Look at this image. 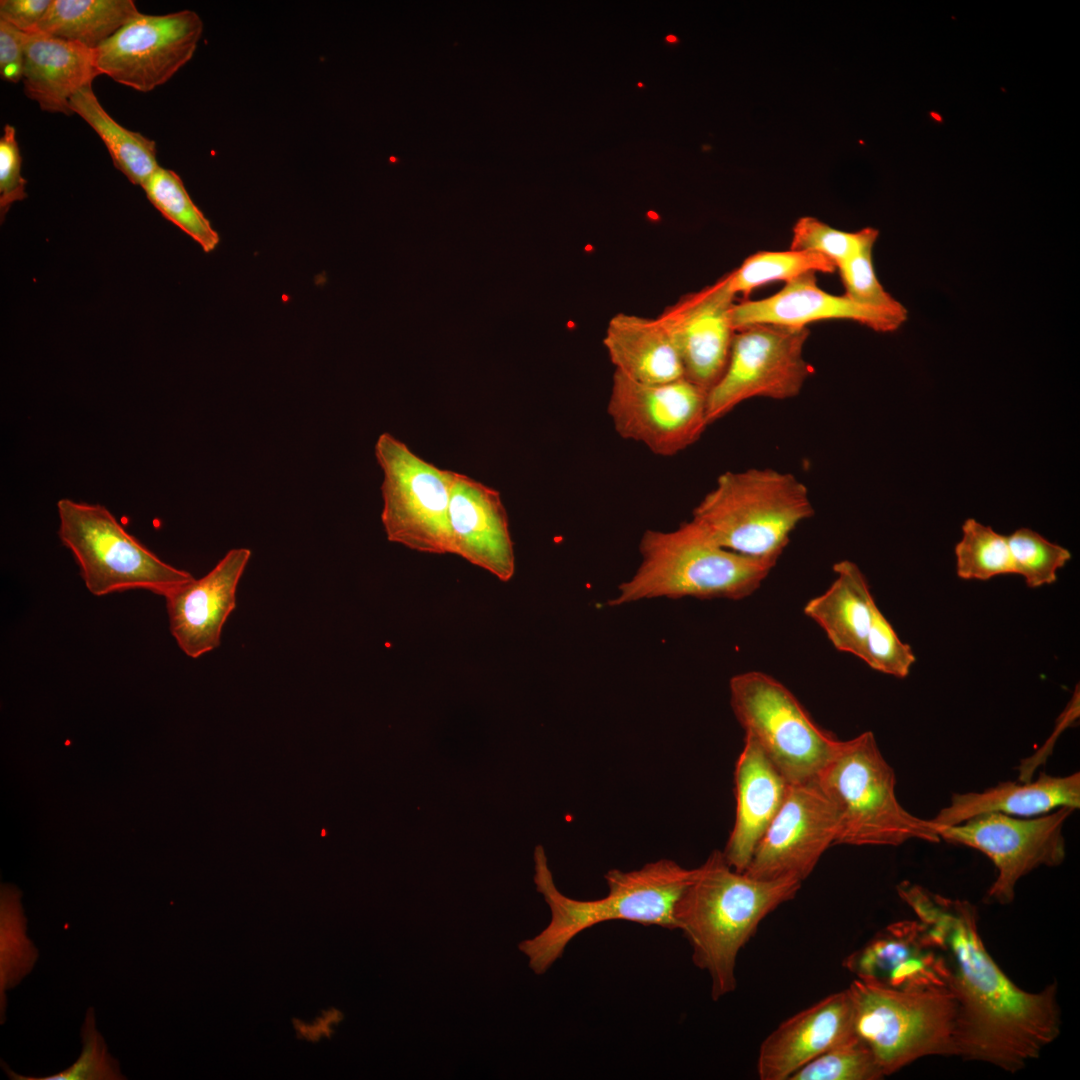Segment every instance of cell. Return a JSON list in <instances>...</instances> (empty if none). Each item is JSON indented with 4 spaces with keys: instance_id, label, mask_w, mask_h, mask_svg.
<instances>
[{
    "instance_id": "e575fe53",
    "label": "cell",
    "mask_w": 1080,
    "mask_h": 1080,
    "mask_svg": "<svg viewBox=\"0 0 1080 1080\" xmlns=\"http://www.w3.org/2000/svg\"><path fill=\"white\" fill-rule=\"evenodd\" d=\"M884 1078L874 1056L857 1037L817 1056L789 1080H878Z\"/></svg>"
},
{
    "instance_id": "9a60e30c",
    "label": "cell",
    "mask_w": 1080,
    "mask_h": 1080,
    "mask_svg": "<svg viewBox=\"0 0 1080 1080\" xmlns=\"http://www.w3.org/2000/svg\"><path fill=\"white\" fill-rule=\"evenodd\" d=\"M837 833L836 809L817 780L789 784L743 872L760 880L802 883L835 845Z\"/></svg>"
},
{
    "instance_id": "4316f807",
    "label": "cell",
    "mask_w": 1080,
    "mask_h": 1080,
    "mask_svg": "<svg viewBox=\"0 0 1080 1080\" xmlns=\"http://www.w3.org/2000/svg\"><path fill=\"white\" fill-rule=\"evenodd\" d=\"M139 14L132 0H51L35 32L95 50Z\"/></svg>"
},
{
    "instance_id": "5b68a950",
    "label": "cell",
    "mask_w": 1080,
    "mask_h": 1080,
    "mask_svg": "<svg viewBox=\"0 0 1080 1080\" xmlns=\"http://www.w3.org/2000/svg\"><path fill=\"white\" fill-rule=\"evenodd\" d=\"M814 514L807 486L772 468L722 473L692 512L718 545L777 563L795 528Z\"/></svg>"
},
{
    "instance_id": "ba28073f",
    "label": "cell",
    "mask_w": 1080,
    "mask_h": 1080,
    "mask_svg": "<svg viewBox=\"0 0 1080 1080\" xmlns=\"http://www.w3.org/2000/svg\"><path fill=\"white\" fill-rule=\"evenodd\" d=\"M57 510L59 538L74 555L93 595L145 589L164 596L194 579L158 558L103 505L63 498Z\"/></svg>"
},
{
    "instance_id": "603a6c76",
    "label": "cell",
    "mask_w": 1080,
    "mask_h": 1080,
    "mask_svg": "<svg viewBox=\"0 0 1080 1080\" xmlns=\"http://www.w3.org/2000/svg\"><path fill=\"white\" fill-rule=\"evenodd\" d=\"M1063 806L1080 808V772L1068 776L1040 772L1035 780L1005 781L982 792L954 793L950 804L930 821L940 830L987 813L1033 817Z\"/></svg>"
},
{
    "instance_id": "83f0119b",
    "label": "cell",
    "mask_w": 1080,
    "mask_h": 1080,
    "mask_svg": "<svg viewBox=\"0 0 1080 1080\" xmlns=\"http://www.w3.org/2000/svg\"><path fill=\"white\" fill-rule=\"evenodd\" d=\"M70 108L99 135L114 166L131 183L143 187L160 166L155 141L117 123L100 104L92 85L82 88L71 98Z\"/></svg>"
},
{
    "instance_id": "836d02e7",
    "label": "cell",
    "mask_w": 1080,
    "mask_h": 1080,
    "mask_svg": "<svg viewBox=\"0 0 1080 1080\" xmlns=\"http://www.w3.org/2000/svg\"><path fill=\"white\" fill-rule=\"evenodd\" d=\"M82 1050L78 1059L68 1068L60 1072L43 1076L31 1077L14 1072L6 1063L1 1061V1066L6 1075L12 1080H123L126 1077L121 1073L119 1062L108 1052L105 1039L96 1027V1017L93 1007L86 1011L81 1028Z\"/></svg>"
},
{
    "instance_id": "f1b7e54d",
    "label": "cell",
    "mask_w": 1080,
    "mask_h": 1080,
    "mask_svg": "<svg viewBox=\"0 0 1080 1080\" xmlns=\"http://www.w3.org/2000/svg\"><path fill=\"white\" fill-rule=\"evenodd\" d=\"M39 957L27 934L21 892L2 885L0 895V1023L6 1021L7 991L31 973Z\"/></svg>"
},
{
    "instance_id": "d590c367",
    "label": "cell",
    "mask_w": 1080,
    "mask_h": 1080,
    "mask_svg": "<svg viewBox=\"0 0 1080 1080\" xmlns=\"http://www.w3.org/2000/svg\"><path fill=\"white\" fill-rule=\"evenodd\" d=\"M877 237L878 230L871 227L857 232H845L808 216L795 223L790 249L822 255L837 268L866 243L876 241Z\"/></svg>"
},
{
    "instance_id": "ab89813d",
    "label": "cell",
    "mask_w": 1080,
    "mask_h": 1080,
    "mask_svg": "<svg viewBox=\"0 0 1080 1080\" xmlns=\"http://www.w3.org/2000/svg\"><path fill=\"white\" fill-rule=\"evenodd\" d=\"M26 33L0 20V75L18 83L23 78Z\"/></svg>"
},
{
    "instance_id": "8fae6325",
    "label": "cell",
    "mask_w": 1080,
    "mask_h": 1080,
    "mask_svg": "<svg viewBox=\"0 0 1080 1080\" xmlns=\"http://www.w3.org/2000/svg\"><path fill=\"white\" fill-rule=\"evenodd\" d=\"M805 328L756 324L736 330L726 367L707 392L709 424L752 398L796 397L813 373L804 358Z\"/></svg>"
},
{
    "instance_id": "d6a6232c",
    "label": "cell",
    "mask_w": 1080,
    "mask_h": 1080,
    "mask_svg": "<svg viewBox=\"0 0 1080 1080\" xmlns=\"http://www.w3.org/2000/svg\"><path fill=\"white\" fill-rule=\"evenodd\" d=\"M1014 574L1023 577L1029 588L1056 582L1057 572L1071 559L1070 551L1029 528H1019L1007 536Z\"/></svg>"
},
{
    "instance_id": "ac0fdd59",
    "label": "cell",
    "mask_w": 1080,
    "mask_h": 1080,
    "mask_svg": "<svg viewBox=\"0 0 1080 1080\" xmlns=\"http://www.w3.org/2000/svg\"><path fill=\"white\" fill-rule=\"evenodd\" d=\"M250 556L249 549H231L205 576L164 595L171 634L187 656L198 658L220 645Z\"/></svg>"
},
{
    "instance_id": "30bf717a",
    "label": "cell",
    "mask_w": 1080,
    "mask_h": 1080,
    "mask_svg": "<svg viewBox=\"0 0 1080 1080\" xmlns=\"http://www.w3.org/2000/svg\"><path fill=\"white\" fill-rule=\"evenodd\" d=\"M383 471L381 521L390 542L428 554H450L448 506L456 471L419 457L388 432L375 444Z\"/></svg>"
},
{
    "instance_id": "f546056e",
    "label": "cell",
    "mask_w": 1080,
    "mask_h": 1080,
    "mask_svg": "<svg viewBox=\"0 0 1080 1080\" xmlns=\"http://www.w3.org/2000/svg\"><path fill=\"white\" fill-rule=\"evenodd\" d=\"M142 188L151 204L205 252L216 248L220 240L218 233L192 201L177 173L159 166Z\"/></svg>"
},
{
    "instance_id": "6da1fadb",
    "label": "cell",
    "mask_w": 1080,
    "mask_h": 1080,
    "mask_svg": "<svg viewBox=\"0 0 1080 1080\" xmlns=\"http://www.w3.org/2000/svg\"><path fill=\"white\" fill-rule=\"evenodd\" d=\"M896 889L947 963L957 1003V1056L1010 1073L1037 1059L1061 1031L1057 984L1038 992L1017 986L987 951L969 901L909 881Z\"/></svg>"
},
{
    "instance_id": "9c48e42d",
    "label": "cell",
    "mask_w": 1080,
    "mask_h": 1080,
    "mask_svg": "<svg viewBox=\"0 0 1080 1080\" xmlns=\"http://www.w3.org/2000/svg\"><path fill=\"white\" fill-rule=\"evenodd\" d=\"M729 692L745 736L789 784L817 778L840 740L819 727L786 686L764 672L748 671L730 679Z\"/></svg>"
},
{
    "instance_id": "ffe728a7",
    "label": "cell",
    "mask_w": 1080,
    "mask_h": 1080,
    "mask_svg": "<svg viewBox=\"0 0 1080 1080\" xmlns=\"http://www.w3.org/2000/svg\"><path fill=\"white\" fill-rule=\"evenodd\" d=\"M907 314L873 309L854 302L845 294H830L817 285L816 273L808 272L786 282L776 294L734 303L730 319L734 330L756 324L805 328L807 324L829 319L859 322L878 332H891L901 326Z\"/></svg>"
},
{
    "instance_id": "1f68e13d",
    "label": "cell",
    "mask_w": 1080,
    "mask_h": 1080,
    "mask_svg": "<svg viewBox=\"0 0 1080 1080\" xmlns=\"http://www.w3.org/2000/svg\"><path fill=\"white\" fill-rule=\"evenodd\" d=\"M954 552L956 573L963 580L987 581L1014 574L1007 536L973 518L962 525V537Z\"/></svg>"
},
{
    "instance_id": "b9f144b4",
    "label": "cell",
    "mask_w": 1080,
    "mask_h": 1080,
    "mask_svg": "<svg viewBox=\"0 0 1080 1080\" xmlns=\"http://www.w3.org/2000/svg\"><path fill=\"white\" fill-rule=\"evenodd\" d=\"M666 40H667V41H669V42H674V41H676V38H675V36H673V35H668V36L666 37Z\"/></svg>"
},
{
    "instance_id": "4fadbf2b",
    "label": "cell",
    "mask_w": 1080,
    "mask_h": 1080,
    "mask_svg": "<svg viewBox=\"0 0 1080 1080\" xmlns=\"http://www.w3.org/2000/svg\"><path fill=\"white\" fill-rule=\"evenodd\" d=\"M707 391L688 379L647 384L615 370L607 411L615 431L654 454L673 456L694 444L709 425Z\"/></svg>"
},
{
    "instance_id": "d4e9b609",
    "label": "cell",
    "mask_w": 1080,
    "mask_h": 1080,
    "mask_svg": "<svg viewBox=\"0 0 1080 1080\" xmlns=\"http://www.w3.org/2000/svg\"><path fill=\"white\" fill-rule=\"evenodd\" d=\"M603 344L615 370L647 384L684 378L680 356L659 319L617 313L608 322Z\"/></svg>"
},
{
    "instance_id": "4dcf8cb0",
    "label": "cell",
    "mask_w": 1080,
    "mask_h": 1080,
    "mask_svg": "<svg viewBox=\"0 0 1080 1080\" xmlns=\"http://www.w3.org/2000/svg\"><path fill=\"white\" fill-rule=\"evenodd\" d=\"M835 270L836 265L822 255L790 249L755 253L727 275L735 296L746 297L752 290L770 282H789L808 272L832 273Z\"/></svg>"
},
{
    "instance_id": "e0dca14e",
    "label": "cell",
    "mask_w": 1080,
    "mask_h": 1080,
    "mask_svg": "<svg viewBox=\"0 0 1080 1080\" xmlns=\"http://www.w3.org/2000/svg\"><path fill=\"white\" fill-rule=\"evenodd\" d=\"M450 554L502 582L515 574V552L500 493L455 472L448 506Z\"/></svg>"
},
{
    "instance_id": "484cf974",
    "label": "cell",
    "mask_w": 1080,
    "mask_h": 1080,
    "mask_svg": "<svg viewBox=\"0 0 1080 1080\" xmlns=\"http://www.w3.org/2000/svg\"><path fill=\"white\" fill-rule=\"evenodd\" d=\"M836 578L822 594L805 604L804 614L816 622L833 647L862 660L866 636L876 602L857 564H834Z\"/></svg>"
},
{
    "instance_id": "44dd1931",
    "label": "cell",
    "mask_w": 1080,
    "mask_h": 1080,
    "mask_svg": "<svg viewBox=\"0 0 1080 1080\" xmlns=\"http://www.w3.org/2000/svg\"><path fill=\"white\" fill-rule=\"evenodd\" d=\"M856 1037L847 989L830 994L783 1021L761 1043V1080H789L802 1066L830 1048Z\"/></svg>"
},
{
    "instance_id": "74e56055",
    "label": "cell",
    "mask_w": 1080,
    "mask_h": 1080,
    "mask_svg": "<svg viewBox=\"0 0 1080 1080\" xmlns=\"http://www.w3.org/2000/svg\"><path fill=\"white\" fill-rule=\"evenodd\" d=\"M875 242L866 243L837 267L845 287V295L863 306L907 314L904 306L884 290L876 276L872 261V249Z\"/></svg>"
},
{
    "instance_id": "2e32d148",
    "label": "cell",
    "mask_w": 1080,
    "mask_h": 1080,
    "mask_svg": "<svg viewBox=\"0 0 1080 1080\" xmlns=\"http://www.w3.org/2000/svg\"><path fill=\"white\" fill-rule=\"evenodd\" d=\"M735 294L728 275L688 293L657 318L680 356L685 378L707 392L722 375L735 330L730 319Z\"/></svg>"
},
{
    "instance_id": "f35d334b",
    "label": "cell",
    "mask_w": 1080,
    "mask_h": 1080,
    "mask_svg": "<svg viewBox=\"0 0 1080 1080\" xmlns=\"http://www.w3.org/2000/svg\"><path fill=\"white\" fill-rule=\"evenodd\" d=\"M22 158L16 130L14 126L6 124L3 135L0 138V215L4 220L11 205L27 197L25 185L27 183L21 175Z\"/></svg>"
},
{
    "instance_id": "7c38bea8",
    "label": "cell",
    "mask_w": 1080,
    "mask_h": 1080,
    "mask_svg": "<svg viewBox=\"0 0 1080 1080\" xmlns=\"http://www.w3.org/2000/svg\"><path fill=\"white\" fill-rule=\"evenodd\" d=\"M1074 811L1063 806L1033 817L987 813L942 828L939 835L948 843L978 850L993 862L997 876L987 890L986 900L1007 905L1014 900L1021 878L1040 866L1063 863V829Z\"/></svg>"
},
{
    "instance_id": "5bb4252c",
    "label": "cell",
    "mask_w": 1080,
    "mask_h": 1080,
    "mask_svg": "<svg viewBox=\"0 0 1080 1080\" xmlns=\"http://www.w3.org/2000/svg\"><path fill=\"white\" fill-rule=\"evenodd\" d=\"M203 21L191 10L140 13L94 50L100 75L140 92L163 85L193 57Z\"/></svg>"
},
{
    "instance_id": "d6986e66",
    "label": "cell",
    "mask_w": 1080,
    "mask_h": 1080,
    "mask_svg": "<svg viewBox=\"0 0 1080 1080\" xmlns=\"http://www.w3.org/2000/svg\"><path fill=\"white\" fill-rule=\"evenodd\" d=\"M857 978L897 989L947 988L944 955L918 920L892 923L843 962Z\"/></svg>"
},
{
    "instance_id": "7a4b0ae2",
    "label": "cell",
    "mask_w": 1080,
    "mask_h": 1080,
    "mask_svg": "<svg viewBox=\"0 0 1080 1080\" xmlns=\"http://www.w3.org/2000/svg\"><path fill=\"white\" fill-rule=\"evenodd\" d=\"M801 885L752 878L732 868L719 850L694 868L674 907L675 930L690 944L694 965L708 973L714 1001L735 990L738 954L761 921L792 900Z\"/></svg>"
},
{
    "instance_id": "7402d4cb",
    "label": "cell",
    "mask_w": 1080,
    "mask_h": 1080,
    "mask_svg": "<svg viewBox=\"0 0 1080 1080\" xmlns=\"http://www.w3.org/2000/svg\"><path fill=\"white\" fill-rule=\"evenodd\" d=\"M789 783L760 747L744 736L734 771L735 820L722 851L728 864L743 872L778 812Z\"/></svg>"
},
{
    "instance_id": "52a82bcc",
    "label": "cell",
    "mask_w": 1080,
    "mask_h": 1080,
    "mask_svg": "<svg viewBox=\"0 0 1080 1080\" xmlns=\"http://www.w3.org/2000/svg\"><path fill=\"white\" fill-rule=\"evenodd\" d=\"M856 1037L884 1077L928 1056H957V1003L947 988L897 989L856 978L847 988Z\"/></svg>"
},
{
    "instance_id": "8d00e7d4",
    "label": "cell",
    "mask_w": 1080,
    "mask_h": 1080,
    "mask_svg": "<svg viewBox=\"0 0 1080 1080\" xmlns=\"http://www.w3.org/2000/svg\"><path fill=\"white\" fill-rule=\"evenodd\" d=\"M862 661L875 671L900 679L909 675L916 661L911 646L900 640L877 604L873 608Z\"/></svg>"
},
{
    "instance_id": "cb8c5ba5",
    "label": "cell",
    "mask_w": 1080,
    "mask_h": 1080,
    "mask_svg": "<svg viewBox=\"0 0 1080 1080\" xmlns=\"http://www.w3.org/2000/svg\"><path fill=\"white\" fill-rule=\"evenodd\" d=\"M99 75L94 50L40 32L26 33L24 92L43 111L72 115L71 98Z\"/></svg>"
},
{
    "instance_id": "277c9868",
    "label": "cell",
    "mask_w": 1080,
    "mask_h": 1080,
    "mask_svg": "<svg viewBox=\"0 0 1080 1080\" xmlns=\"http://www.w3.org/2000/svg\"><path fill=\"white\" fill-rule=\"evenodd\" d=\"M639 551L638 569L619 585L609 606L661 597L740 600L753 594L776 565L718 545L693 520L672 531L647 530Z\"/></svg>"
},
{
    "instance_id": "60d3db41",
    "label": "cell",
    "mask_w": 1080,
    "mask_h": 1080,
    "mask_svg": "<svg viewBox=\"0 0 1080 1080\" xmlns=\"http://www.w3.org/2000/svg\"><path fill=\"white\" fill-rule=\"evenodd\" d=\"M51 0H1L0 20L24 33L35 32Z\"/></svg>"
},
{
    "instance_id": "8992f818",
    "label": "cell",
    "mask_w": 1080,
    "mask_h": 1080,
    "mask_svg": "<svg viewBox=\"0 0 1080 1080\" xmlns=\"http://www.w3.org/2000/svg\"><path fill=\"white\" fill-rule=\"evenodd\" d=\"M816 780L836 809L835 844L899 846L912 839L941 841L930 820L914 816L898 801L895 772L871 731L840 740Z\"/></svg>"
},
{
    "instance_id": "3957f363",
    "label": "cell",
    "mask_w": 1080,
    "mask_h": 1080,
    "mask_svg": "<svg viewBox=\"0 0 1080 1080\" xmlns=\"http://www.w3.org/2000/svg\"><path fill=\"white\" fill-rule=\"evenodd\" d=\"M534 871L536 889L550 908L551 920L534 938L520 942L518 948L538 975L562 957L574 937L606 921L624 920L675 930V904L694 874V868L665 858L631 871L611 869L604 875L608 887L604 897L578 900L557 889L541 845L534 851Z\"/></svg>"
}]
</instances>
